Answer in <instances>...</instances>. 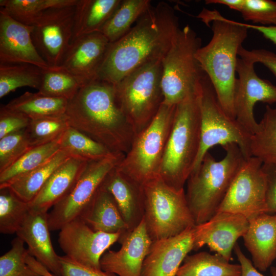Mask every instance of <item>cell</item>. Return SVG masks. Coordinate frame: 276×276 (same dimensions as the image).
Wrapping results in <instances>:
<instances>
[{
	"label": "cell",
	"instance_id": "3",
	"mask_svg": "<svg viewBox=\"0 0 276 276\" xmlns=\"http://www.w3.org/2000/svg\"><path fill=\"white\" fill-rule=\"evenodd\" d=\"M197 17L209 27L212 24L213 35L207 44L198 50L196 57L211 82L221 108L236 119V64L248 29L242 22L226 18L216 10L204 8Z\"/></svg>",
	"mask_w": 276,
	"mask_h": 276
},
{
	"label": "cell",
	"instance_id": "28",
	"mask_svg": "<svg viewBox=\"0 0 276 276\" xmlns=\"http://www.w3.org/2000/svg\"><path fill=\"white\" fill-rule=\"evenodd\" d=\"M240 264H231L218 254L202 251L187 256L176 276H241Z\"/></svg>",
	"mask_w": 276,
	"mask_h": 276
},
{
	"label": "cell",
	"instance_id": "4",
	"mask_svg": "<svg viewBox=\"0 0 276 276\" xmlns=\"http://www.w3.org/2000/svg\"><path fill=\"white\" fill-rule=\"evenodd\" d=\"M222 147L225 155L222 159L216 160L208 151L187 181L186 196L195 225L206 222L216 213L246 159L237 144Z\"/></svg>",
	"mask_w": 276,
	"mask_h": 276
},
{
	"label": "cell",
	"instance_id": "7",
	"mask_svg": "<svg viewBox=\"0 0 276 276\" xmlns=\"http://www.w3.org/2000/svg\"><path fill=\"white\" fill-rule=\"evenodd\" d=\"M162 79V60L157 59L142 65L115 85L118 104L135 135L151 122L164 102Z\"/></svg>",
	"mask_w": 276,
	"mask_h": 276
},
{
	"label": "cell",
	"instance_id": "46",
	"mask_svg": "<svg viewBox=\"0 0 276 276\" xmlns=\"http://www.w3.org/2000/svg\"><path fill=\"white\" fill-rule=\"evenodd\" d=\"M234 249L241 266V276H264L255 267L251 261L244 255L237 243ZM270 272L271 276H276V267H272Z\"/></svg>",
	"mask_w": 276,
	"mask_h": 276
},
{
	"label": "cell",
	"instance_id": "2",
	"mask_svg": "<svg viewBox=\"0 0 276 276\" xmlns=\"http://www.w3.org/2000/svg\"><path fill=\"white\" fill-rule=\"evenodd\" d=\"M65 114L70 126L112 151L129 150L135 134L118 104L115 85L96 79L82 86L68 101Z\"/></svg>",
	"mask_w": 276,
	"mask_h": 276
},
{
	"label": "cell",
	"instance_id": "44",
	"mask_svg": "<svg viewBox=\"0 0 276 276\" xmlns=\"http://www.w3.org/2000/svg\"><path fill=\"white\" fill-rule=\"evenodd\" d=\"M238 56L254 64L259 63L269 69L276 77V54L265 49L247 50L241 47Z\"/></svg>",
	"mask_w": 276,
	"mask_h": 276
},
{
	"label": "cell",
	"instance_id": "5",
	"mask_svg": "<svg viewBox=\"0 0 276 276\" xmlns=\"http://www.w3.org/2000/svg\"><path fill=\"white\" fill-rule=\"evenodd\" d=\"M199 90L176 105L159 177L176 190L184 185L196 163L200 145Z\"/></svg>",
	"mask_w": 276,
	"mask_h": 276
},
{
	"label": "cell",
	"instance_id": "13",
	"mask_svg": "<svg viewBox=\"0 0 276 276\" xmlns=\"http://www.w3.org/2000/svg\"><path fill=\"white\" fill-rule=\"evenodd\" d=\"M75 5L47 10L32 25L36 48L49 66L60 65L73 35Z\"/></svg>",
	"mask_w": 276,
	"mask_h": 276
},
{
	"label": "cell",
	"instance_id": "24",
	"mask_svg": "<svg viewBox=\"0 0 276 276\" xmlns=\"http://www.w3.org/2000/svg\"><path fill=\"white\" fill-rule=\"evenodd\" d=\"M101 186L113 197L129 230L138 225L144 213L142 186L120 171L117 167L109 172Z\"/></svg>",
	"mask_w": 276,
	"mask_h": 276
},
{
	"label": "cell",
	"instance_id": "15",
	"mask_svg": "<svg viewBox=\"0 0 276 276\" xmlns=\"http://www.w3.org/2000/svg\"><path fill=\"white\" fill-rule=\"evenodd\" d=\"M59 231L58 241L65 256L98 269H101L100 262L103 255L123 233L95 231L80 219L67 223Z\"/></svg>",
	"mask_w": 276,
	"mask_h": 276
},
{
	"label": "cell",
	"instance_id": "49",
	"mask_svg": "<svg viewBox=\"0 0 276 276\" xmlns=\"http://www.w3.org/2000/svg\"><path fill=\"white\" fill-rule=\"evenodd\" d=\"M244 2V0H207L206 4H221L225 5L231 9L239 12Z\"/></svg>",
	"mask_w": 276,
	"mask_h": 276
},
{
	"label": "cell",
	"instance_id": "10",
	"mask_svg": "<svg viewBox=\"0 0 276 276\" xmlns=\"http://www.w3.org/2000/svg\"><path fill=\"white\" fill-rule=\"evenodd\" d=\"M200 106V145L193 170L199 166L209 150L217 145L223 147L231 143L236 144L246 159L251 157L249 145L251 134L236 119L225 113L205 74L201 83Z\"/></svg>",
	"mask_w": 276,
	"mask_h": 276
},
{
	"label": "cell",
	"instance_id": "34",
	"mask_svg": "<svg viewBox=\"0 0 276 276\" xmlns=\"http://www.w3.org/2000/svg\"><path fill=\"white\" fill-rule=\"evenodd\" d=\"M78 0H1L0 9L17 21L32 26L47 10L75 6Z\"/></svg>",
	"mask_w": 276,
	"mask_h": 276
},
{
	"label": "cell",
	"instance_id": "25",
	"mask_svg": "<svg viewBox=\"0 0 276 276\" xmlns=\"http://www.w3.org/2000/svg\"><path fill=\"white\" fill-rule=\"evenodd\" d=\"M80 219L95 231L117 233L129 230L113 197L102 186Z\"/></svg>",
	"mask_w": 276,
	"mask_h": 276
},
{
	"label": "cell",
	"instance_id": "43",
	"mask_svg": "<svg viewBox=\"0 0 276 276\" xmlns=\"http://www.w3.org/2000/svg\"><path fill=\"white\" fill-rule=\"evenodd\" d=\"M61 276H117L101 269L79 263L64 255L59 257Z\"/></svg>",
	"mask_w": 276,
	"mask_h": 276
},
{
	"label": "cell",
	"instance_id": "42",
	"mask_svg": "<svg viewBox=\"0 0 276 276\" xmlns=\"http://www.w3.org/2000/svg\"><path fill=\"white\" fill-rule=\"evenodd\" d=\"M30 120L25 116L2 106L0 109V139L8 134L26 129Z\"/></svg>",
	"mask_w": 276,
	"mask_h": 276
},
{
	"label": "cell",
	"instance_id": "19",
	"mask_svg": "<svg viewBox=\"0 0 276 276\" xmlns=\"http://www.w3.org/2000/svg\"><path fill=\"white\" fill-rule=\"evenodd\" d=\"M110 42L101 32L72 40L60 65L85 85L97 79Z\"/></svg>",
	"mask_w": 276,
	"mask_h": 276
},
{
	"label": "cell",
	"instance_id": "30",
	"mask_svg": "<svg viewBox=\"0 0 276 276\" xmlns=\"http://www.w3.org/2000/svg\"><path fill=\"white\" fill-rule=\"evenodd\" d=\"M60 136L50 143L32 147L11 166L0 172V189L41 166L60 150Z\"/></svg>",
	"mask_w": 276,
	"mask_h": 276
},
{
	"label": "cell",
	"instance_id": "12",
	"mask_svg": "<svg viewBox=\"0 0 276 276\" xmlns=\"http://www.w3.org/2000/svg\"><path fill=\"white\" fill-rule=\"evenodd\" d=\"M263 164L256 157L246 159L217 212L238 214L248 220L266 213V180Z\"/></svg>",
	"mask_w": 276,
	"mask_h": 276
},
{
	"label": "cell",
	"instance_id": "48",
	"mask_svg": "<svg viewBox=\"0 0 276 276\" xmlns=\"http://www.w3.org/2000/svg\"><path fill=\"white\" fill-rule=\"evenodd\" d=\"M27 263L37 273L42 276H56L41 264L29 253L26 258Z\"/></svg>",
	"mask_w": 276,
	"mask_h": 276
},
{
	"label": "cell",
	"instance_id": "22",
	"mask_svg": "<svg viewBox=\"0 0 276 276\" xmlns=\"http://www.w3.org/2000/svg\"><path fill=\"white\" fill-rule=\"evenodd\" d=\"M88 162L70 157L52 174L29 203L30 210L41 213L49 210L64 198L76 184Z\"/></svg>",
	"mask_w": 276,
	"mask_h": 276
},
{
	"label": "cell",
	"instance_id": "38",
	"mask_svg": "<svg viewBox=\"0 0 276 276\" xmlns=\"http://www.w3.org/2000/svg\"><path fill=\"white\" fill-rule=\"evenodd\" d=\"M70 126L65 114L30 120L25 132L31 147L52 142Z\"/></svg>",
	"mask_w": 276,
	"mask_h": 276
},
{
	"label": "cell",
	"instance_id": "6",
	"mask_svg": "<svg viewBox=\"0 0 276 276\" xmlns=\"http://www.w3.org/2000/svg\"><path fill=\"white\" fill-rule=\"evenodd\" d=\"M201 39L188 25L180 29L162 59L163 103L176 105L197 92L205 75L196 54Z\"/></svg>",
	"mask_w": 276,
	"mask_h": 276
},
{
	"label": "cell",
	"instance_id": "47",
	"mask_svg": "<svg viewBox=\"0 0 276 276\" xmlns=\"http://www.w3.org/2000/svg\"><path fill=\"white\" fill-rule=\"evenodd\" d=\"M242 24L248 29H253L258 31L265 38L276 44V26H265L243 22Z\"/></svg>",
	"mask_w": 276,
	"mask_h": 276
},
{
	"label": "cell",
	"instance_id": "27",
	"mask_svg": "<svg viewBox=\"0 0 276 276\" xmlns=\"http://www.w3.org/2000/svg\"><path fill=\"white\" fill-rule=\"evenodd\" d=\"M68 100L44 95L39 91H26L5 106L30 120L65 114Z\"/></svg>",
	"mask_w": 276,
	"mask_h": 276
},
{
	"label": "cell",
	"instance_id": "14",
	"mask_svg": "<svg viewBox=\"0 0 276 276\" xmlns=\"http://www.w3.org/2000/svg\"><path fill=\"white\" fill-rule=\"evenodd\" d=\"M255 64L238 57L236 64L237 78L234 95V111L237 121L251 134L258 123L254 116V106L259 102L271 105L276 102V85L259 77Z\"/></svg>",
	"mask_w": 276,
	"mask_h": 276
},
{
	"label": "cell",
	"instance_id": "36",
	"mask_svg": "<svg viewBox=\"0 0 276 276\" xmlns=\"http://www.w3.org/2000/svg\"><path fill=\"white\" fill-rule=\"evenodd\" d=\"M42 68L27 63H0V98L22 87L38 90Z\"/></svg>",
	"mask_w": 276,
	"mask_h": 276
},
{
	"label": "cell",
	"instance_id": "20",
	"mask_svg": "<svg viewBox=\"0 0 276 276\" xmlns=\"http://www.w3.org/2000/svg\"><path fill=\"white\" fill-rule=\"evenodd\" d=\"M194 226L173 237L153 241L141 276H176L188 254L194 249Z\"/></svg>",
	"mask_w": 276,
	"mask_h": 276
},
{
	"label": "cell",
	"instance_id": "23",
	"mask_svg": "<svg viewBox=\"0 0 276 276\" xmlns=\"http://www.w3.org/2000/svg\"><path fill=\"white\" fill-rule=\"evenodd\" d=\"M242 237L255 267L265 271L276 258V214L262 213L248 220Z\"/></svg>",
	"mask_w": 276,
	"mask_h": 276
},
{
	"label": "cell",
	"instance_id": "17",
	"mask_svg": "<svg viewBox=\"0 0 276 276\" xmlns=\"http://www.w3.org/2000/svg\"><path fill=\"white\" fill-rule=\"evenodd\" d=\"M118 241L121 247L117 251L109 250L102 256V270L117 276H141L144 261L153 242L143 218L131 230L123 233Z\"/></svg>",
	"mask_w": 276,
	"mask_h": 276
},
{
	"label": "cell",
	"instance_id": "35",
	"mask_svg": "<svg viewBox=\"0 0 276 276\" xmlns=\"http://www.w3.org/2000/svg\"><path fill=\"white\" fill-rule=\"evenodd\" d=\"M83 86L79 78L61 65L49 66L42 68L41 81L38 91L69 101Z\"/></svg>",
	"mask_w": 276,
	"mask_h": 276
},
{
	"label": "cell",
	"instance_id": "33",
	"mask_svg": "<svg viewBox=\"0 0 276 276\" xmlns=\"http://www.w3.org/2000/svg\"><path fill=\"white\" fill-rule=\"evenodd\" d=\"M250 156L263 164L276 163V108L267 105L263 117L250 140Z\"/></svg>",
	"mask_w": 276,
	"mask_h": 276
},
{
	"label": "cell",
	"instance_id": "21",
	"mask_svg": "<svg viewBox=\"0 0 276 276\" xmlns=\"http://www.w3.org/2000/svg\"><path fill=\"white\" fill-rule=\"evenodd\" d=\"M48 213L30 210L16 233L28 245L31 256L56 276H61L59 257L51 241Z\"/></svg>",
	"mask_w": 276,
	"mask_h": 276
},
{
	"label": "cell",
	"instance_id": "37",
	"mask_svg": "<svg viewBox=\"0 0 276 276\" xmlns=\"http://www.w3.org/2000/svg\"><path fill=\"white\" fill-rule=\"evenodd\" d=\"M30 211L29 203L9 188L0 189V232L16 233Z\"/></svg>",
	"mask_w": 276,
	"mask_h": 276
},
{
	"label": "cell",
	"instance_id": "39",
	"mask_svg": "<svg viewBox=\"0 0 276 276\" xmlns=\"http://www.w3.org/2000/svg\"><path fill=\"white\" fill-rule=\"evenodd\" d=\"M25 244L17 236L12 240L10 249L0 257V276H42L27 263Z\"/></svg>",
	"mask_w": 276,
	"mask_h": 276
},
{
	"label": "cell",
	"instance_id": "26",
	"mask_svg": "<svg viewBox=\"0 0 276 276\" xmlns=\"http://www.w3.org/2000/svg\"><path fill=\"white\" fill-rule=\"evenodd\" d=\"M122 0H78L75 5L72 40L100 32Z\"/></svg>",
	"mask_w": 276,
	"mask_h": 276
},
{
	"label": "cell",
	"instance_id": "1",
	"mask_svg": "<svg viewBox=\"0 0 276 276\" xmlns=\"http://www.w3.org/2000/svg\"><path fill=\"white\" fill-rule=\"evenodd\" d=\"M180 29L167 3L151 6L127 33L110 43L97 79L116 85L142 65L162 60Z\"/></svg>",
	"mask_w": 276,
	"mask_h": 276
},
{
	"label": "cell",
	"instance_id": "40",
	"mask_svg": "<svg viewBox=\"0 0 276 276\" xmlns=\"http://www.w3.org/2000/svg\"><path fill=\"white\" fill-rule=\"evenodd\" d=\"M31 148L25 129L0 139V172L11 166Z\"/></svg>",
	"mask_w": 276,
	"mask_h": 276
},
{
	"label": "cell",
	"instance_id": "16",
	"mask_svg": "<svg viewBox=\"0 0 276 276\" xmlns=\"http://www.w3.org/2000/svg\"><path fill=\"white\" fill-rule=\"evenodd\" d=\"M249 226L244 216L227 212H217L209 220L194 226V249L207 245L229 261L237 240L243 237Z\"/></svg>",
	"mask_w": 276,
	"mask_h": 276
},
{
	"label": "cell",
	"instance_id": "18",
	"mask_svg": "<svg viewBox=\"0 0 276 276\" xmlns=\"http://www.w3.org/2000/svg\"><path fill=\"white\" fill-rule=\"evenodd\" d=\"M32 29V26L17 21L0 9V63L49 66L35 46Z\"/></svg>",
	"mask_w": 276,
	"mask_h": 276
},
{
	"label": "cell",
	"instance_id": "31",
	"mask_svg": "<svg viewBox=\"0 0 276 276\" xmlns=\"http://www.w3.org/2000/svg\"><path fill=\"white\" fill-rule=\"evenodd\" d=\"M59 143L60 149L72 157L87 162L99 161L120 154L71 126L62 134Z\"/></svg>",
	"mask_w": 276,
	"mask_h": 276
},
{
	"label": "cell",
	"instance_id": "32",
	"mask_svg": "<svg viewBox=\"0 0 276 276\" xmlns=\"http://www.w3.org/2000/svg\"><path fill=\"white\" fill-rule=\"evenodd\" d=\"M149 0H122L101 31L110 43L124 36L151 7Z\"/></svg>",
	"mask_w": 276,
	"mask_h": 276
},
{
	"label": "cell",
	"instance_id": "29",
	"mask_svg": "<svg viewBox=\"0 0 276 276\" xmlns=\"http://www.w3.org/2000/svg\"><path fill=\"white\" fill-rule=\"evenodd\" d=\"M71 155L60 149L48 162L18 178L8 187L22 200L30 203L36 196L55 171Z\"/></svg>",
	"mask_w": 276,
	"mask_h": 276
},
{
	"label": "cell",
	"instance_id": "8",
	"mask_svg": "<svg viewBox=\"0 0 276 276\" xmlns=\"http://www.w3.org/2000/svg\"><path fill=\"white\" fill-rule=\"evenodd\" d=\"M176 105L163 103L151 122L136 134L117 168L143 186L158 177Z\"/></svg>",
	"mask_w": 276,
	"mask_h": 276
},
{
	"label": "cell",
	"instance_id": "41",
	"mask_svg": "<svg viewBox=\"0 0 276 276\" xmlns=\"http://www.w3.org/2000/svg\"><path fill=\"white\" fill-rule=\"evenodd\" d=\"M246 21L261 26H276V1L244 0L239 11Z\"/></svg>",
	"mask_w": 276,
	"mask_h": 276
},
{
	"label": "cell",
	"instance_id": "11",
	"mask_svg": "<svg viewBox=\"0 0 276 276\" xmlns=\"http://www.w3.org/2000/svg\"><path fill=\"white\" fill-rule=\"evenodd\" d=\"M125 154L88 162L70 192L48 213L50 231H59L64 225L80 219L93 201L103 181L118 166Z\"/></svg>",
	"mask_w": 276,
	"mask_h": 276
},
{
	"label": "cell",
	"instance_id": "9",
	"mask_svg": "<svg viewBox=\"0 0 276 276\" xmlns=\"http://www.w3.org/2000/svg\"><path fill=\"white\" fill-rule=\"evenodd\" d=\"M143 219L152 241L177 235L195 225L184 189L176 190L158 176L142 186Z\"/></svg>",
	"mask_w": 276,
	"mask_h": 276
},
{
	"label": "cell",
	"instance_id": "45",
	"mask_svg": "<svg viewBox=\"0 0 276 276\" xmlns=\"http://www.w3.org/2000/svg\"><path fill=\"white\" fill-rule=\"evenodd\" d=\"M266 180V213H276V163L263 164Z\"/></svg>",
	"mask_w": 276,
	"mask_h": 276
}]
</instances>
